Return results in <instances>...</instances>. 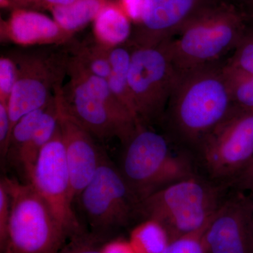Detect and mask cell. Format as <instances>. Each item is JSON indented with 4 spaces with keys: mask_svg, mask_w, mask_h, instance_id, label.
<instances>
[{
    "mask_svg": "<svg viewBox=\"0 0 253 253\" xmlns=\"http://www.w3.org/2000/svg\"><path fill=\"white\" fill-rule=\"evenodd\" d=\"M248 15H249V16H250V18H253V11H251V12L246 13Z\"/></svg>",
    "mask_w": 253,
    "mask_h": 253,
    "instance_id": "cell-35",
    "label": "cell"
},
{
    "mask_svg": "<svg viewBox=\"0 0 253 253\" xmlns=\"http://www.w3.org/2000/svg\"><path fill=\"white\" fill-rule=\"evenodd\" d=\"M123 145L119 170L139 203L176 181L200 174L192 154L149 126L139 124Z\"/></svg>",
    "mask_w": 253,
    "mask_h": 253,
    "instance_id": "cell-2",
    "label": "cell"
},
{
    "mask_svg": "<svg viewBox=\"0 0 253 253\" xmlns=\"http://www.w3.org/2000/svg\"><path fill=\"white\" fill-rule=\"evenodd\" d=\"M194 156L201 174L229 188L253 156V111L234 107L201 141Z\"/></svg>",
    "mask_w": 253,
    "mask_h": 253,
    "instance_id": "cell-6",
    "label": "cell"
},
{
    "mask_svg": "<svg viewBox=\"0 0 253 253\" xmlns=\"http://www.w3.org/2000/svg\"><path fill=\"white\" fill-rule=\"evenodd\" d=\"M1 39L23 46L61 44L70 41L71 35L45 15L18 10L1 26Z\"/></svg>",
    "mask_w": 253,
    "mask_h": 253,
    "instance_id": "cell-15",
    "label": "cell"
},
{
    "mask_svg": "<svg viewBox=\"0 0 253 253\" xmlns=\"http://www.w3.org/2000/svg\"><path fill=\"white\" fill-rule=\"evenodd\" d=\"M48 104L41 109L27 113L16 123L10 136L6 156L11 158L14 161L18 152L34 134Z\"/></svg>",
    "mask_w": 253,
    "mask_h": 253,
    "instance_id": "cell-23",
    "label": "cell"
},
{
    "mask_svg": "<svg viewBox=\"0 0 253 253\" xmlns=\"http://www.w3.org/2000/svg\"><path fill=\"white\" fill-rule=\"evenodd\" d=\"M59 104L54 94L34 134L14 160L23 168L27 177L33 170L42 150L54 135L59 125Z\"/></svg>",
    "mask_w": 253,
    "mask_h": 253,
    "instance_id": "cell-16",
    "label": "cell"
},
{
    "mask_svg": "<svg viewBox=\"0 0 253 253\" xmlns=\"http://www.w3.org/2000/svg\"><path fill=\"white\" fill-rule=\"evenodd\" d=\"M109 49L95 41L75 46L73 57L86 71L107 80L111 72Z\"/></svg>",
    "mask_w": 253,
    "mask_h": 253,
    "instance_id": "cell-21",
    "label": "cell"
},
{
    "mask_svg": "<svg viewBox=\"0 0 253 253\" xmlns=\"http://www.w3.org/2000/svg\"><path fill=\"white\" fill-rule=\"evenodd\" d=\"M229 188L203 174L170 184L139 203L138 219H154L167 231L169 240L199 231L211 221Z\"/></svg>",
    "mask_w": 253,
    "mask_h": 253,
    "instance_id": "cell-4",
    "label": "cell"
},
{
    "mask_svg": "<svg viewBox=\"0 0 253 253\" xmlns=\"http://www.w3.org/2000/svg\"><path fill=\"white\" fill-rule=\"evenodd\" d=\"M16 61L9 56L0 59V102L7 104L17 80Z\"/></svg>",
    "mask_w": 253,
    "mask_h": 253,
    "instance_id": "cell-27",
    "label": "cell"
},
{
    "mask_svg": "<svg viewBox=\"0 0 253 253\" xmlns=\"http://www.w3.org/2000/svg\"><path fill=\"white\" fill-rule=\"evenodd\" d=\"M229 189L247 194L253 193V156L244 169L231 181Z\"/></svg>",
    "mask_w": 253,
    "mask_h": 253,
    "instance_id": "cell-29",
    "label": "cell"
},
{
    "mask_svg": "<svg viewBox=\"0 0 253 253\" xmlns=\"http://www.w3.org/2000/svg\"><path fill=\"white\" fill-rule=\"evenodd\" d=\"M70 82L61 89V97L68 112L94 137H116L124 144L139 123L129 113L113 109L99 99L74 75L67 73Z\"/></svg>",
    "mask_w": 253,
    "mask_h": 253,
    "instance_id": "cell-11",
    "label": "cell"
},
{
    "mask_svg": "<svg viewBox=\"0 0 253 253\" xmlns=\"http://www.w3.org/2000/svg\"><path fill=\"white\" fill-rule=\"evenodd\" d=\"M246 13L253 11V0H229Z\"/></svg>",
    "mask_w": 253,
    "mask_h": 253,
    "instance_id": "cell-32",
    "label": "cell"
},
{
    "mask_svg": "<svg viewBox=\"0 0 253 253\" xmlns=\"http://www.w3.org/2000/svg\"><path fill=\"white\" fill-rule=\"evenodd\" d=\"M207 253H253L249 194L232 190L210 221L204 234Z\"/></svg>",
    "mask_w": 253,
    "mask_h": 253,
    "instance_id": "cell-13",
    "label": "cell"
},
{
    "mask_svg": "<svg viewBox=\"0 0 253 253\" xmlns=\"http://www.w3.org/2000/svg\"><path fill=\"white\" fill-rule=\"evenodd\" d=\"M104 7L101 0H76L67 6L52 8L54 21L72 36L96 18Z\"/></svg>",
    "mask_w": 253,
    "mask_h": 253,
    "instance_id": "cell-19",
    "label": "cell"
},
{
    "mask_svg": "<svg viewBox=\"0 0 253 253\" xmlns=\"http://www.w3.org/2000/svg\"><path fill=\"white\" fill-rule=\"evenodd\" d=\"M123 8L129 19L137 23L140 18L144 0H123Z\"/></svg>",
    "mask_w": 253,
    "mask_h": 253,
    "instance_id": "cell-31",
    "label": "cell"
},
{
    "mask_svg": "<svg viewBox=\"0 0 253 253\" xmlns=\"http://www.w3.org/2000/svg\"><path fill=\"white\" fill-rule=\"evenodd\" d=\"M234 108L222 66L212 65L179 74L162 121L168 135L194 156Z\"/></svg>",
    "mask_w": 253,
    "mask_h": 253,
    "instance_id": "cell-1",
    "label": "cell"
},
{
    "mask_svg": "<svg viewBox=\"0 0 253 253\" xmlns=\"http://www.w3.org/2000/svg\"><path fill=\"white\" fill-rule=\"evenodd\" d=\"M28 179L49 205L68 239L86 232L73 209L75 199L59 125Z\"/></svg>",
    "mask_w": 253,
    "mask_h": 253,
    "instance_id": "cell-9",
    "label": "cell"
},
{
    "mask_svg": "<svg viewBox=\"0 0 253 253\" xmlns=\"http://www.w3.org/2000/svg\"><path fill=\"white\" fill-rule=\"evenodd\" d=\"M11 214L1 253H56L68 240L44 199L29 182L4 178Z\"/></svg>",
    "mask_w": 253,
    "mask_h": 253,
    "instance_id": "cell-5",
    "label": "cell"
},
{
    "mask_svg": "<svg viewBox=\"0 0 253 253\" xmlns=\"http://www.w3.org/2000/svg\"><path fill=\"white\" fill-rule=\"evenodd\" d=\"M102 253H137L129 240L117 239L105 241L101 247Z\"/></svg>",
    "mask_w": 253,
    "mask_h": 253,
    "instance_id": "cell-30",
    "label": "cell"
},
{
    "mask_svg": "<svg viewBox=\"0 0 253 253\" xmlns=\"http://www.w3.org/2000/svg\"><path fill=\"white\" fill-rule=\"evenodd\" d=\"M46 4L51 6V9L55 6H67L73 4L76 0H43Z\"/></svg>",
    "mask_w": 253,
    "mask_h": 253,
    "instance_id": "cell-33",
    "label": "cell"
},
{
    "mask_svg": "<svg viewBox=\"0 0 253 253\" xmlns=\"http://www.w3.org/2000/svg\"><path fill=\"white\" fill-rule=\"evenodd\" d=\"M249 194L251 205V217H252V226L253 229V193H250Z\"/></svg>",
    "mask_w": 253,
    "mask_h": 253,
    "instance_id": "cell-34",
    "label": "cell"
},
{
    "mask_svg": "<svg viewBox=\"0 0 253 253\" xmlns=\"http://www.w3.org/2000/svg\"><path fill=\"white\" fill-rule=\"evenodd\" d=\"M61 86L55 89L59 104V126L64 144L73 197L76 199L90 182L97 170L103 153L95 144L94 136L65 107Z\"/></svg>",
    "mask_w": 253,
    "mask_h": 253,
    "instance_id": "cell-14",
    "label": "cell"
},
{
    "mask_svg": "<svg viewBox=\"0 0 253 253\" xmlns=\"http://www.w3.org/2000/svg\"><path fill=\"white\" fill-rule=\"evenodd\" d=\"M219 1L144 0L140 18L131 33L129 44L133 47H144L163 44Z\"/></svg>",
    "mask_w": 253,
    "mask_h": 253,
    "instance_id": "cell-12",
    "label": "cell"
},
{
    "mask_svg": "<svg viewBox=\"0 0 253 253\" xmlns=\"http://www.w3.org/2000/svg\"><path fill=\"white\" fill-rule=\"evenodd\" d=\"M68 241L56 253H102L101 247L105 242L104 239L86 231Z\"/></svg>",
    "mask_w": 253,
    "mask_h": 253,
    "instance_id": "cell-26",
    "label": "cell"
},
{
    "mask_svg": "<svg viewBox=\"0 0 253 253\" xmlns=\"http://www.w3.org/2000/svg\"><path fill=\"white\" fill-rule=\"evenodd\" d=\"M5 0H1V3L2 4V3L4 2Z\"/></svg>",
    "mask_w": 253,
    "mask_h": 253,
    "instance_id": "cell-36",
    "label": "cell"
},
{
    "mask_svg": "<svg viewBox=\"0 0 253 253\" xmlns=\"http://www.w3.org/2000/svg\"><path fill=\"white\" fill-rule=\"evenodd\" d=\"M82 209L94 235L106 236L138 219L139 201L113 163L103 154L94 177L82 191Z\"/></svg>",
    "mask_w": 253,
    "mask_h": 253,
    "instance_id": "cell-7",
    "label": "cell"
},
{
    "mask_svg": "<svg viewBox=\"0 0 253 253\" xmlns=\"http://www.w3.org/2000/svg\"><path fill=\"white\" fill-rule=\"evenodd\" d=\"M249 26L246 12L229 0H219L163 44L181 74L217 64L235 49Z\"/></svg>",
    "mask_w": 253,
    "mask_h": 253,
    "instance_id": "cell-3",
    "label": "cell"
},
{
    "mask_svg": "<svg viewBox=\"0 0 253 253\" xmlns=\"http://www.w3.org/2000/svg\"><path fill=\"white\" fill-rule=\"evenodd\" d=\"M131 32L129 18L116 6H104L94 19L95 41L109 49L129 41Z\"/></svg>",
    "mask_w": 253,
    "mask_h": 253,
    "instance_id": "cell-17",
    "label": "cell"
},
{
    "mask_svg": "<svg viewBox=\"0 0 253 253\" xmlns=\"http://www.w3.org/2000/svg\"><path fill=\"white\" fill-rule=\"evenodd\" d=\"M223 73L229 86L234 107L253 111V76L227 66H222Z\"/></svg>",
    "mask_w": 253,
    "mask_h": 253,
    "instance_id": "cell-22",
    "label": "cell"
},
{
    "mask_svg": "<svg viewBox=\"0 0 253 253\" xmlns=\"http://www.w3.org/2000/svg\"><path fill=\"white\" fill-rule=\"evenodd\" d=\"M208 224L199 231L171 241L163 253H207L204 234Z\"/></svg>",
    "mask_w": 253,
    "mask_h": 253,
    "instance_id": "cell-25",
    "label": "cell"
},
{
    "mask_svg": "<svg viewBox=\"0 0 253 253\" xmlns=\"http://www.w3.org/2000/svg\"><path fill=\"white\" fill-rule=\"evenodd\" d=\"M48 56L25 55L16 60L17 80L8 102L11 131L23 116L46 106L54 96L52 91L61 85L68 58Z\"/></svg>",
    "mask_w": 253,
    "mask_h": 253,
    "instance_id": "cell-10",
    "label": "cell"
},
{
    "mask_svg": "<svg viewBox=\"0 0 253 253\" xmlns=\"http://www.w3.org/2000/svg\"><path fill=\"white\" fill-rule=\"evenodd\" d=\"M137 253H163L170 243L167 231L154 219H144L131 230L129 239Z\"/></svg>",
    "mask_w": 253,
    "mask_h": 253,
    "instance_id": "cell-20",
    "label": "cell"
},
{
    "mask_svg": "<svg viewBox=\"0 0 253 253\" xmlns=\"http://www.w3.org/2000/svg\"><path fill=\"white\" fill-rule=\"evenodd\" d=\"M226 64L245 74L253 76V23L249 22L246 33Z\"/></svg>",
    "mask_w": 253,
    "mask_h": 253,
    "instance_id": "cell-24",
    "label": "cell"
},
{
    "mask_svg": "<svg viewBox=\"0 0 253 253\" xmlns=\"http://www.w3.org/2000/svg\"><path fill=\"white\" fill-rule=\"evenodd\" d=\"M131 47L129 87L138 121L150 126L162 121L179 73L164 44Z\"/></svg>",
    "mask_w": 253,
    "mask_h": 253,
    "instance_id": "cell-8",
    "label": "cell"
},
{
    "mask_svg": "<svg viewBox=\"0 0 253 253\" xmlns=\"http://www.w3.org/2000/svg\"><path fill=\"white\" fill-rule=\"evenodd\" d=\"M11 214V199L3 179L0 182V248L6 240Z\"/></svg>",
    "mask_w": 253,
    "mask_h": 253,
    "instance_id": "cell-28",
    "label": "cell"
},
{
    "mask_svg": "<svg viewBox=\"0 0 253 253\" xmlns=\"http://www.w3.org/2000/svg\"><path fill=\"white\" fill-rule=\"evenodd\" d=\"M131 53L132 47L129 44L128 46L123 44L109 49L111 72L107 81L115 96L139 123L128 81Z\"/></svg>",
    "mask_w": 253,
    "mask_h": 253,
    "instance_id": "cell-18",
    "label": "cell"
}]
</instances>
